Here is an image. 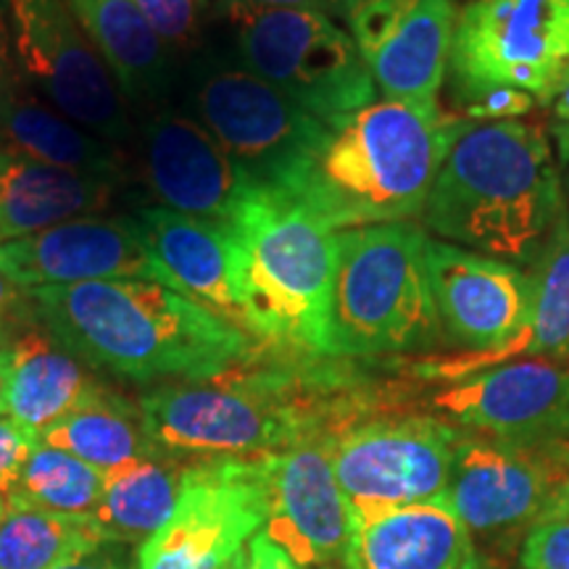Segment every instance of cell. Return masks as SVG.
<instances>
[{"instance_id": "1", "label": "cell", "mask_w": 569, "mask_h": 569, "mask_svg": "<svg viewBox=\"0 0 569 569\" xmlns=\"http://www.w3.org/2000/svg\"><path fill=\"white\" fill-rule=\"evenodd\" d=\"M34 315L90 369L130 382L209 380L251 359V340L217 311L142 277L30 293Z\"/></svg>"}, {"instance_id": "2", "label": "cell", "mask_w": 569, "mask_h": 569, "mask_svg": "<svg viewBox=\"0 0 569 569\" xmlns=\"http://www.w3.org/2000/svg\"><path fill=\"white\" fill-rule=\"evenodd\" d=\"M565 206L546 127L517 119L461 124L422 213L446 243L530 267Z\"/></svg>"}, {"instance_id": "3", "label": "cell", "mask_w": 569, "mask_h": 569, "mask_svg": "<svg viewBox=\"0 0 569 569\" xmlns=\"http://www.w3.org/2000/svg\"><path fill=\"white\" fill-rule=\"evenodd\" d=\"M436 101H372L327 127L293 188L332 230L409 222L425 211L440 163L461 130Z\"/></svg>"}, {"instance_id": "4", "label": "cell", "mask_w": 569, "mask_h": 569, "mask_svg": "<svg viewBox=\"0 0 569 569\" xmlns=\"http://www.w3.org/2000/svg\"><path fill=\"white\" fill-rule=\"evenodd\" d=\"M138 407L159 451L174 459H246L309 438H330L351 422V396L315 375L224 372L167 382Z\"/></svg>"}, {"instance_id": "5", "label": "cell", "mask_w": 569, "mask_h": 569, "mask_svg": "<svg viewBox=\"0 0 569 569\" xmlns=\"http://www.w3.org/2000/svg\"><path fill=\"white\" fill-rule=\"evenodd\" d=\"M243 330L327 356L338 232L293 196L253 188L232 222Z\"/></svg>"}, {"instance_id": "6", "label": "cell", "mask_w": 569, "mask_h": 569, "mask_svg": "<svg viewBox=\"0 0 569 569\" xmlns=\"http://www.w3.org/2000/svg\"><path fill=\"white\" fill-rule=\"evenodd\" d=\"M425 243L407 222L338 230L327 356L396 353L436 336Z\"/></svg>"}, {"instance_id": "7", "label": "cell", "mask_w": 569, "mask_h": 569, "mask_svg": "<svg viewBox=\"0 0 569 569\" xmlns=\"http://www.w3.org/2000/svg\"><path fill=\"white\" fill-rule=\"evenodd\" d=\"M190 106L248 182L288 196L327 134L322 122L243 63H198Z\"/></svg>"}, {"instance_id": "8", "label": "cell", "mask_w": 569, "mask_h": 569, "mask_svg": "<svg viewBox=\"0 0 569 569\" xmlns=\"http://www.w3.org/2000/svg\"><path fill=\"white\" fill-rule=\"evenodd\" d=\"M232 21L240 63L325 127L377 101V84L353 38L327 13L253 11Z\"/></svg>"}, {"instance_id": "9", "label": "cell", "mask_w": 569, "mask_h": 569, "mask_svg": "<svg viewBox=\"0 0 569 569\" xmlns=\"http://www.w3.org/2000/svg\"><path fill=\"white\" fill-rule=\"evenodd\" d=\"M448 61L457 96L511 88L551 103L569 80V0H469Z\"/></svg>"}, {"instance_id": "10", "label": "cell", "mask_w": 569, "mask_h": 569, "mask_svg": "<svg viewBox=\"0 0 569 569\" xmlns=\"http://www.w3.org/2000/svg\"><path fill=\"white\" fill-rule=\"evenodd\" d=\"M17 77L111 146L132 138L127 98L63 0H6Z\"/></svg>"}, {"instance_id": "11", "label": "cell", "mask_w": 569, "mask_h": 569, "mask_svg": "<svg viewBox=\"0 0 569 569\" xmlns=\"http://www.w3.org/2000/svg\"><path fill=\"white\" fill-rule=\"evenodd\" d=\"M459 440L457 427L432 417L369 419L330 436L351 522L443 498Z\"/></svg>"}, {"instance_id": "12", "label": "cell", "mask_w": 569, "mask_h": 569, "mask_svg": "<svg viewBox=\"0 0 569 569\" xmlns=\"http://www.w3.org/2000/svg\"><path fill=\"white\" fill-rule=\"evenodd\" d=\"M267 507L253 457L184 469L172 519L138 549L140 569H224L264 528Z\"/></svg>"}, {"instance_id": "13", "label": "cell", "mask_w": 569, "mask_h": 569, "mask_svg": "<svg viewBox=\"0 0 569 569\" xmlns=\"http://www.w3.org/2000/svg\"><path fill=\"white\" fill-rule=\"evenodd\" d=\"M264 490L261 532L306 569L343 561L351 551V517L330 457V438H309L253 457Z\"/></svg>"}, {"instance_id": "14", "label": "cell", "mask_w": 569, "mask_h": 569, "mask_svg": "<svg viewBox=\"0 0 569 569\" xmlns=\"http://www.w3.org/2000/svg\"><path fill=\"white\" fill-rule=\"evenodd\" d=\"M340 17L388 98L436 101L457 24L451 0H346Z\"/></svg>"}, {"instance_id": "15", "label": "cell", "mask_w": 569, "mask_h": 569, "mask_svg": "<svg viewBox=\"0 0 569 569\" xmlns=\"http://www.w3.org/2000/svg\"><path fill=\"white\" fill-rule=\"evenodd\" d=\"M440 415L503 443L569 440V369L517 359L457 380L432 398Z\"/></svg>"}, {"instance_id": "16", "label": "cell", "mask_w": 569, "mask_h": 569, "mask_svg": "<svg viewBox=\"0 0 569 569\" xmlns=\"http://www.w3.org/2000/svg\"><path fill=\"white\" fill-rule=\"evenodd\" d=\"M569 440L538 446L461 436L443 501L469 530H498L540 517L565 478Z\"/></svg>"}, {"instance_id": "17", "label": "cell", "mask_w": 569, "mask_h": 569, "mask_svg": "<svg viewBox=\"0 0 569 569\" xmlns=\"http://www.w3.org/2000/svg\"><path fill=\"white\" fill-rule=\"evenodd\" d=\"M148 190L163 209L232 230L256 188L193 113L159 109L140 130Z\"/></svg>"}, {"instance_id": "18", "label": "cell", "mask_w": 569, "mask_h": 569, "mask_svg": "<svg viewBox=\"0 0 569 569\" xmlns=\"http://www.w3.org/2000/svg\"><path fill=\"white\" fill-rule=\"evenodd\" d=\"M0 274L34 293L124 277L153 280V264L138 219L90 213L0 243Z\"/></svg>"}, {"instance_id": "19", "label": "cell", "mask_w": 569, "mask_h": 569, "mask_svg": "<svg viewBox=\"0 0 569 569\" xmlns=\"http://www.w3.org/2000/svg\"><path fill=\"white\" fill-rule=\"evenodd\" d=\"M427 280L448 336L475 351H493L522 330L530 274L509 261L427 240Z\"/></svg>"}, {"instance_id": "20", "label": "cell", "mask_w": 569, "mask_h": 569, "mask_svg": "<svg viewBox=\"0 0 569 569\" xmlns=\"http://www.w3.org/2000/svg\"><path fill=\"white\" fill-rule=\"evenodd\" d=\"M138 222L151 253L153 280L193 298L243 330L232 230L163 206L142 209Z\"/></svg>"}, {"instance_id": "21", "label": "cell", "mask_w": 569, "mask_h": 569, "mask_svg": "<svg viewBox=\"0 0 569 569\" xmlns=\"http://www.w3.org/2000/svg\"><path fill=\"white\" fill-rule=\"evenodd\" d=\"M0 365L6 375V417L38 438L103 388L90 367L61 346L40 319L21 327L0 348Z\"/></svg>"}, {"instance_id": "22", "label": "cell", "mask_w": 569, "mask_h": 569, "mask_svg": "<svg viewBox=\"0 0 569 569\" xmlns=\"http://www.w3.org/2000/svg\"><path fill=\"white\" fill-rule=\"evenodd\" d=\"M528 319L515 338L493 351L427 361L417 372L436 380H465L522 356H569V211H559L549 238L530 264Z\"/></svg>"}, {"instance_id": "23", "label": "cell", "mask_w": 569, "mask_h": 569, "mask_svg": "<svg viewBox=\"0 0 569 569\" xmlns=\"http://www.w3.org/2000/svg\"><path fill=\"white\" fill-rule=\"evenodd\" d=\"M475 557L469 528L443 498L351 522L348 569H461Z\"/></svg>"}, {"instance_id": "24", "label": "cell", "mask_w": 569, "mask_h": 569, "mask_svg": "<svg viewBox=\"0 0 569 569\" xmlns=\"http://www.w3.org/2000/svg\"><path fill=\"white\" fill-rule=\"evenodd\" d=\"M119 180L0 153V243L101 213Z\"/></svg>"}, {"instance_id": "25", "label": "cell", "mask_w": 569, "mask_h": 569, "mask_svg": "<svg viewBox=\"0 0 569 569\" xmlns=\"http://www.w3.org/2000/svg\"><path fill=\"white\" fill-rule=\"evenodd\" d=\"M0 153L124 180L122 153L117 146L96 138L51 103L40 101L38 92L21 80L0 98Z\"/></svg>"}, {"instance_id": "26", "label": "cell", "mask_w": 569, "mask_h": 569, "mask_svg": "<svg viewBox=\"0 0 569 569\" xmlns=\"http://www.w3.org/2000/svg\"><path fill=\"white\" fill-rule=\"evenodd\" d=\"M132 103H159L169 92V46L132 0H63Z\"/></svg>"}, {"instance_id": "27", "label": "cell", "mask_w": 569, "mask_h": 569, "mask_svg": "<svg viewBox=\"0 0 569 569\" xmlns=\"http://www.w3.org/2000/svg\"><path fill=\"white\" fill-rule=\"evenodd\" d=\"M184 469L182 459L159 453L106 475L101 503L92 511L103 538L130 549L151 540L174 515Z\"/></svg>"}, {"instance_id": "28", "label": "cell", "mask_w": 569, "mask_h": 569, "mask_svg": "<svg viewBox=\"0 0 569 569\" xmlns=\"http://www.w3.org/2000/svg\"><path fill=\"white\" fill-rule=\"evenodd\" d=\"M40 443L61 448L103 475L163 453L153 443L138 403H130L109 388H101L80 409L48 427Z\"/></svg>"}, {"instance_id": "29", "label": "cell", "mask_w": 569, "mask_h": 569, "mask_svg": "<svg viewBox=\"0 0 569 569\" xmlns=\"http://www.w3.org/2000/svg\"><path fill=\"white\" fill-rule=\"evenodd\" d=\"M101 543L92 515L11 507L0 519V569H59Z\"/></svg>"}, {"instance_id": "30", "label": "cell", "mask_w": 569, "mask_h": 569, "mask_svg": "<svg viewBox=\"0 0 569 569\" xmlns=\"http://www.w3.org/2000/svg\"><path fill=\"white\" fill-rule=\"evenodd\" d=\"M106 475L61 448L38 443L6 490L11 507L90 517L101 503Z\"/></svg>"}, {"instance_id": "31", "label": "cell", "mask_w": 569, "mask_h": 569, "mask_svg": "<svg viewBox=\"0 0 569 569\" xmlns=\"http://www.w3.org/2000/svg\"><path fill=\"white\" fill-rule=\"evenodd\" d=\"M169 48L190 46L201 32L209 0H132Z\"/></svg>"}, {"instance_id": "32", "label": "cell", "mask_w": 569, "mask_h": 569, "mask_svg": "<svg viewBox=\"0 0 569 569\" xmlns=\"http://www.w3.org/2000/svg\"><path fill=\"white\" fill-rule=\"evenodd\" d=\"M525 569H569V517H538L522 549Z\"/></svg>"}, {"instance_id": "33", "label": "cell", "mask_w": 569, "mask_h": 569, "mask_svg": "<svg viewBox=\"0 0 569 569\" xmlns=\"http://www.w3.org/2000/svg\"><path fill=\"white\" fill-rule=\"evenodd\" d=\"M465 106V117L475 122H517V119L528 117L536 101L522 90L511 88H488L457 96Z\"/></svg>"}, {"instance_id": "34", "label": "cell", "mask_w": 569, "mask_h": 569, "mask_svg": "<svg viewBox=\"0 0 569 569\" xmlns=\"http://www.w3.org/2000/svg\"><path fill=\"white\" fill-rule=\"evenodd\" d=\"M40 438L11 417H0V488L9 490L19 478L21 467L30 459Z\"/></svg>"}, {"instance_id": "35", "label": "cell", "mask_w": 569, "mask_h": 569, "mask_svg": "<svg viewBox=\"0 0 569 569\" xmlns=\"http://www.w3.org/2000/svg\"><path fill=\"white\" fill-rule=\"evenodd\" d=\"M34 315V306L30 293L17 288L9 277L0 274V348L17 336L24 325H30Z\"/></svg>"}, {"instance_id": "36", "label": "cell", "mask_w": 569, "mask_h": 569, "mask_svg": "<svg viewBox=\"0 0 569 569\" xmlns=\"http://www.w3.org/2000/svg\"><path fill=\"white\" fill-rule=\"evenodd\" d=\"M346 0H217V9L224 17H240V13L253 11H284V9H303V11H322L327 17L343 13Z\"/></svg>"}, {"instance_id": "37", "label": "cell", "mask_w": 569, "mask_h": 569, "mask_svg": "<svg viewBox=\"0 0 569 569\" xmlns=\"http://www.w3.org/2000/svg\"><path fill=\"white\" fill-rule=\"evenodd\" d=\"M59 569H140V565L138 553H132L130 546L106 540V543L96 546V549L82 553V557L67 561Z\"/></svg>"}, {"instance_id": "38", "label": "cell", "mask_w": 569, "mask_h": 569, "mask_svg": "<svg viewBox=\"0 0 569 569\" xmlns=\"http://www.w3.org/2000/svg\"><path fill=\"white\" fill-rule=\"evenodd\" d=\"M248 549H251L253 569H306L301 565H296V561L290 559L280 546H274L264 532H256L251 543H248Z\"/></svg>"}, {"instance_id": "39", "label": "cell", "mask_w": 569, "mask_h": 569, "mask_svg": "<svg viewBox=\"0 0 569 569\" xmlns=\"http://www.w3.org/2000/svg\"><path fill=\"white\" fill-rule=\"evenodd\" d=\"M13 82H17V67H13L11 51L9 11H6V0H0V98L13 88Z\"/></svg>"}, {"instance_id": "40", "label": "cell", "mask_w": 569, "mask_h": 569, "mask_svg": "<svg viewBox=\"0 0 569 569\" xmlns=\"http://www.w3.org/2000/svg\"><path fill=\"white\" fill-rule=\"evenodd\" d=\"M540 517H569V457H567V469H565V478L553 490L549 498V507L543 509Z\"/></svg>"}, {"instance_id": "41", "label": "cell", "mask_w": 569, "mask_h": 569, "mask_svg": "<svg viewBox=\"0 0 569 569\" xmlns=\"http://www.w3.org/2000/svg\"><path fill=\"white\" fill-rule=\"evenodd\" d=\"M553 117H557V122H569V80L565 82V88L557 92V98H553Z\"/></svg>"}, {"instance_id": "42", "label": "cell", "mask_w": 569, "mask_h": 569, "mask_svg": "<svg viewBox=\"0 0 569 569\" xmlns=\"http://www.w3.org/2000/svg\"><path fill=\"white\" fill-rule=\"evenodd\" d=\"M551 132H553V138H557L561 161L569 163V122H557L551 127Z\"/></svg>"}, {"instance_id": "43", "label": "cell", "mask_w": 569, "mask_h": 569, "mask_svg": "<svg viewBox=\"0 0 569 569\" xmlns=\"http://www.w3.org/2000/svg\"><path fill=\"white\" fill-rule=\"evenodd\" d=\"M224 569H253V565H251V549H248V546H246V549H240L230 559V565H227Z\"/></svg>"}, {"instance_id": "44", "label": "cell", "mask_w": 569, "mask_h": 569, "mask_svg": "<svg viewBox=\"0 0 569 569\" xmlns=\"http://www.w3.org/2000/svg\"><path fill=\"white\" fill-rule=\"evenodd\" d=\"M11 509V501H9V493H6L3 488H0V519L6 517V511Z\"/></svg>"}, {"instance_id": "45", "label": "cell", "mask_w": 569, "mask_h": 569, "mask_svg": "<svg viewBox=\"0 0 569 569\" xmlns=\"http://www.w3.org/2000/svg\"><path fill=\"white\" fill-rule=\"evenodd\" d=\"M461 569H486V567H482V561H480L478 557H472V559H469V561H467V565H465V567H461Z\"/></svg>"}, {"instance_id": "46", "label": "cell", "mask_w": 569, "mask_h": 569, "mask_svg": "<svg viewBox=\"0 0 569 569\" xmlns=\"http://www.w3.org/2000/svg\"><path fill=\"white\" fill-rule=\"evenodd\" d=\"M567 188H569V177H567Z\"/></svg>"}, {"instance_id": "47", "label": "cell", "mask_w": 569, "mask_h": 569, "mask_svg": "<svg viewBox=\"0 0 569 569\" xmlns=\"http://www.w3.org/2000/svg\"><path fill=\"white\" fill-rule=\"evenodd\" d=\"M567 369H569V365H567Z\"/></svg>"}]
</instances>
